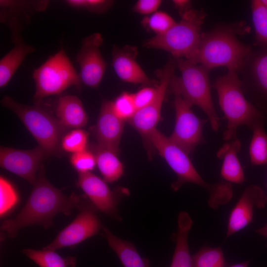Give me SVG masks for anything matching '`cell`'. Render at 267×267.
<instances>
[{"mask_svg": "<svg viewBox=\"0 0 267 267\" xmlns=\"http://www.w3.org/2000/svg\"><path fill=\"white\" fill-rule=\"evenodd\" d=\"M84 198L74 193L66 196L53 186L45 177L43 165L26 204L14 218L3 222L1 230L13 238L20 229L28 226L39 225L47 229L53 225L56 215L69 216L73 208H79Z\"/></svg>", "mask_w": 267, "mask_h": 267, "instance_id": "1", "label": "cell"}, {"mask_svg": "<svg viewBox=\"0 0 267 267\" xmlns=\"http://www.w3.org/2000/svg\"><path fill=\"white\" fill-rule=\"evenodd\" d=\"M145 141L166 160L177 175V180L171 185L174 191H178L186 183L199 185L209 193L208 204L214 210L231 200L233 196L231 183L226 181L213 184L207 182L193 166L188 155L156 128L150 133Z\"/></svg>", "mask_w": 267, "mask_h": 267, "instance_id": "2", "label": "cell"}, {"mask_svg": "<svg viewBox=\"0 0 267 267\" xmlns=\"http://www.w3.org/2000/svg\"><path fill=\"white\" fill-rule=\"evenodd\" d=\"M239 30L236 25L220 24L203 33L198 52L191 62L210 70L224 67L238 73L252 50L238 39Z\"/></svg>", "mask_w": 267, "mask_h": 267, "instance_id": "3", "label": "cell"}, {"mask_svg": "<svg viewBox=\"0 0 267 267\" xmlns=\"http://www.w3.org/2000/svg\"><path fill=\"white\" fill-rule=\"evenodd\" d=\"M212 87L216 90L219 103L227 120L223 138L228 141L236 137L237 129L242 125L250 129L264 122V116L245 97L237 73L227 70L218 77Z\"/></svg>", "mask_w": 267, "mask_h": 267, "instance_id": "4", "label": "cell"}, {"mask_svg": "<svg viewBox=\"0 0 267 267\" xmlns=\"http://www.w3.org/2000/svg\"><path fill=\"white\" fill-rule=\"evenodd\" d=\"M180 76L175 75L169 86L174 94L181 95L192 106L201 109L208 117L212 129L217 132L220 118L216 111L211 92L210 70L181 58H175Z\"/></svg>", "mask_w": 267, "mask_h": 267, "instance_id": "5", "label": "cell"}, {"mask_svg": "<svg viewBox=\"0 0 267 267\" xmlns=\"http://www.w3.org/2000/svg\"><path fill=\"white\" fill-rule=\"evenodd\" d=\"M206 15L203 9H191L168 31L147 39L143 45L167 51L174 58H181L192 62L198 51L203 33L202 28Z\"/></svg>", "mask_w": 267, "mask_h": 267, "instance_id": "6", "label": "cell"}, {"mask_svg": "<svg viewBox=\"0 0 267 267\" xmlns=\"http://www.w3.org/2000/svg\"><path fill=\"white\" fill-rule=\"evenodd\" d=\"M1 104L18 117L49 156L59 154L61 140L67 128L57 118L38 106L23 104L8 96L2 99Z\"/></svg>", "mask_w": 267, "mask_h": 267, "instance_id": "7", "label": "cell"}, {"mask_svg": "<svg viewBox=\"0 0 267 267\" xmlns=\"http://www.w3.org/2000/svg\"><path fill=\"white\" fill-rule=\"evenodd\" d=\"M33 78L36 100L58 94L71 86L79 88L81 83L79 74L62 47L34 70Z\"/></svg>", "mask_w": 267, "mask_h": 267, "instance_id": "8", "label": "cell"}, {"mask_svg": "<svg viewBox=\"0 0 267 267\" xmlns=\"http://www.w3.org/2000/svg\"><path fill=\"white\" fill-rule=\"evenodd\" d=\"M78 209L79 213L75 219L43 249L56 250L73 247L102 229L103 226L96 214L97 210L90 201L84 198Z\"/></svg>", "mask_w": 267, "mask_h": 267, "instance_id": "9", "label": "cell"}, {"mask_svg": "<svg viewBox=\"0 0 267 267\" xmlns=\"http://www.w3.org/2000/svg\"><path fill=\"white\" fill-rule=\"evenodd\" d=\"M175 124L170 139L188 155L205 142L203 135L206 121L199 118L192 111V106L181 95L174 94Z\"/></svg>", "mask_w": 267, "mask_h": 267, "instance_id": "10", "label": "cell"}, {"mask_svg": "<svg viewBox=\"0 0 267 267\" xmlns=\"http://www.w3.org/2000/svg\"><path fill=\"white\" fill-rule=\"evenodd\" d=\"M177 67L174 58H170L165 66L156 70L159 78L157 93L154 100L145 107L136 111L128 120L129 123L146 139L150 133L156 129L160 121L161 109L170 81Z\"/></svg>", "mask_w": 267, "mask_h": 267, "instance_id": "11", "label": "cell"}, {"mask_svg": "<svg viewBox=\"0 0 267 267\" xmlns=\"http://www.w3.org/2000/svg\"><path fill=\"white\" fill-rule=\"evenodd\" d=\"M76 184L97 210L117 221H122L117 207L122 198L128 195L126 189L120 188L112 190L105 181L91 172L78 173Z\"/></svg>", "mask_w": 267, "mask_h": 267, "instance_id": "12", "label": "cell"}, {"mask_svg": "<svg viewBox=\"0 0 267 267\" xmlns=\"http://www.w3.org/2000/svg\"><path fill=\"white\" fill-rule=\"evenodd\" d=\"M103 41L102 35L98 33L84 38L76 55L81 83L89 87L97 88L106 69L107 63L100 52Z\"/></svg>", "mask_w": 267, "mask_h": 267, "instance_id": "13", "label": "cell"}, {"mask_svg": "<svg viewBox=\"0 0 267 267\" xmlns=\"http://www.w3.org/2000/svg\"><path fill=\"white\" fill-rule=\"evenodd\" d=\"M49 156L39 145L30 150L1 146L0 165L34 185L42 162Z\"/></svg>", "mask_w": 267, "mask_h": 267, "instance_id": "14", "label": "cell"}, {"mask_svg": "<svg viewBox=\"0 0 267 267\" xmlns=\"http://www.w3.org/2000/svg\"><path fill=\"white\" fill-rule=\"evenodd\" d=\"M259 47L252 49L237 74L244 94L267 101V46Z\"/></svg>", "mask_w": 267, "mask_h": 267, "instance_id": "15", "label": "cell"}, {"mask_svg": "<svg viewBox=\"0 0 267 267\" xmlns=\"http://www.w3.org/2000/svg\"><path fill=\"white\" fill-rule=\"evenodd\" d=\"M267 197L257 185L247 187L231 211L228 221L226 237H229L252 222L255 208H264Z\"/></svg>", "mask_w": 267, "mask_h": 267, "instance_id": "16", "label": "cell"}, {"mask_svg": "<svg viewBox=\"0 0 267 267\" xmlns=\"http://www.w3.org/2000/svg\"><path fill=\"white\" fill-rule=\"evenodd\" d=\"M48 0H0V21L8 27L11 36L21 35L32 17L45 10Z\"/></svg>", "mask_w": 267, "mask_h": 267, "instance_id": "17", "label": "cell"}, {"mask_svg": "<svg viewBox=\"0 0 267 267\" xmlns=\"http://www.w3.org/2000/svg\"><path fill=\"white\" fill-rule=\"evenodd\" d=\"M137 54L135 46L125 45L120 48L114 45L112 52V66L116 75L126 83L157 87L159 81L149 78L137 63Z\"/></svg>", "mask_w": 267, "mask_h": 267, "instance_id": "18", "label": "cell"}, {"mask_svg": "<svg viewBox=\"0 0 267 267\" xmlns=\"http://www.w3.org/2000/svg\"><path fill=\"white\" fill-rule=\"evenodd\" d=\"M124 122L114 112L112 101L103 100L94 129L98 144L118 154Z\"/></svg>", "mask_w": 267, "mask_h": 267, "instance_id": "19", "label": "cell"}, {"mask_svg": "<svg viewBox=\"0 0 267 267\" xmlns=\"http://www.w3.org/2000/svg\"><path fill=\"white\" fill-rule=\"evenodd\" d=\"M241 143L237 138L224 144L217 153V156L222 160L221 176L229 183L242 184L245 181V176L238 157Z\"/></svg>", "mask_w": 267, "mask_h": 267, "instance_id": "20", "label": "cell"}, {"mask_svg": "<svg viewBox=\"0 0 267 267\" xmlns=\"http://www.w3.org/2000/svg\"><path fill=\"white\" fill-rule=\"evenodd\" d=\"M13 47L0 60V87H5L26 56L35 51V47L24 42L21 35L11 37Z\"/></svg>", "mask_w": 267, "mask_h": 267, "instance_id": "21", "label": "cell"}, {"mask_svg": "<svg viewBox=\"0 0 267 267\" xmlns=\"http://www.w3.org/2000/svg\"><path fill=\"white\" fill-rule=\"evenodd\" d=\"M55 111L57 119L67 128L79 129L88 123L87 113L82 101L76 96L66 95L60 97Z\"/></svg>", "mask_w": 267, "mask_h": 267, "instance_id": "22", "label": "cell"}, {"mask_svg": "<svg viewBox=\"0 0 267 267\" xmlns=\"http://www.w3.org/2000/svg\"><path fill=\"white\" fill-rule=\"evenodd\" d=\"M192 223V219L186 212L179 213L176 244L170 267H193L188 244V235Z\"/></svg>", "mask_w": 267, "mask_h": 267, "instance_id": "23", "label": "cell"}, {"mask_svg": "<svg viewBox=\"0 0 267 267\" xmlns=\"http://www.w3.org/2000/svg\"><path fill=\"white\" fill-rule=\"evenodd\" d=\"M103 236L118 256L124 267H149V261L142 258L134 244L113 234L107 228H102Z\"/></svg>", "mask_w": 267, "mask_h": 267, "instance_id": "24", "label": "cell"}, {"mask_svg": "<svg viewBox=\"0 0 267 267\" xmlns=\"http://www.w3.org/2000/svg\"><path fill=\"white\" fill-rule=\"evenodd\" d=\"M93 154L98 170L106 182H115L123 176L124 166L116 153L97 144Z\"/></svg>", "mask_w": 267, "mask_h": 267, "instance_id": "25", "label": "cell"}, {"mask_svg": "<svg viewBox=\"0 0 267 267\" xmlns=\"http://www.w3.org/2000/svg\"><path fill=\"white\" fill-rule=\"evenodd\" d=\"M22 253L40 267H76L77 258L63 257L55 250L25 249Z\"/></svg>", "mask_w": 267, "mask_h": 267, "instance_id": "26", "label": "cell"}, {"mask_svg": "<svg viewBox=\"0 0 267 267\" xmlns=\"http://www.w3.org/2000/svg\"><path fill=\"white\" fill-rule=\"evenodd\" d=\"M249 154L253 165L267 164V134L264 129V122L256 125L252 129Z\"/></svg>", "mask_w": 267, "mask_h": 267, "instance_id": "27", "label": "cell"}, {"mask_svg": "<svg viewBox=\"0 0 267 267\" xmlns=\"http://www.w3.org/2000/svg\"><path fill=\"white\" fill-rule=\"evenodd\" d=\"M193 267H225L226 263L221 246H204L192 257Z\"/></svg>", "mask_w": 267, "mask_h": 267, "instance_id": "28", "label": "cell"}, {"mask_svg": "<svg viewBox=\"0 0 267 267\" xmlns=\"http://www.w3.org/2000/svg\"><path fill=\"white\" fill-rule=\"evenodd\" d=\"M251 12L257 44L267 46V8L260 0H254L251 2Z\"/></svg>", "mask_w": 267, "mask_h": 267, "instance_id": "29", "label": "cell"}, {"mask_svg": "<svg viewBox=\"0 0 267 267\" xmlns=\"http://www.w3.org/2000/svg\"><path fill=\"white\" fill-rule=\"evenodd\" d=\"M88 136V133L83 130H73L62 137L61 149L72 154L87 150Z\"/></svg>", "mask_w": 267, "mask_h": 267, "instance_id": "30", "label": "cell"}, {"mask_svg": "<svg viewBox=\"0 0 267 267\" xmlns=\"http://www.w3.org/2000/svg\"><path fill=\"white\" fill-rule=\"evenodd\" d=\"M141 23L145 28L154 32L156 33V35H157L166 32L176 23V22L165 12L157 11L144 17Z\"/></svg>", "mask_w": 267, "mask_h": 267, "instance_id": "31", "label": "cell"}, {"mask_svg": "<svg viewBox=\"0 0 267 267\" xmlns=\"http://www.w3.org/2000/svg\"><path fill=\"white\" fill-rule=\"evenodd\" d=\"M112 106L115 114L124 121L129 120L136 111L133 93L126 91L112 101Z\"/></svg>", "mask_w": 267, "mask_h": 267, "instance_id": "32", "label": "cell"}, {"mask_svg": "<svg viewBox=\"0 0 267 267\" xmlns=\"http://www.w3.org/2000/svg\"><path fill=\"white\" fill-rule=\"evenodd\" d=\"M18 196L13 185L4 177L0 178V214L3 216L17 203Z\"/></svg>", "mask_w": 267, "mask_h": 267, "instance_id": "33", "label": "cell"}, {"mask_svg": "<svg viewBox=\"0 0 267 267\" xmlns=\"http://www.w3.org/2000/svg\"><path fill=\"white\" fill-rule=\"evenodd\" d=\"M70 162L78 173L91 172L96 165L94 154L87 150L72 154Z\"/></svg>", "mask_w": 267, "mask_h": 267, "instance_id": "34", "label": "cell"}, {"mask_svg": "<svg viewBox=\"0 0 267 267\" xmlns=\"http://www.w3.org/2000/svg\"><path fill=\"white\" fill-rule=\"evenodd\" d=\"M65 2L72 8L84 9L98 14L104 12L113 4V1L107 0H67Z\"/></svg>", "mask_w": 267, "mask_h": 267, "instance_id": "35", "label": "cell"}, {"mask_svg": "<svg viewBox=\"0 0 267 267\" xmlns=\"http://www.w3.org/2000/svg\"><path fill=\"white\" fill-rule=\"evenodd\" d=\"M157 86H146L133 93L136 111L145 107L154 100L157 93Z\"/></svg>", "mask_w": 267, "mask_h": 267, "instance_id": "36", "label": "cell"}, {"mask_svg": "<svg viewBox=\"0 0 267 267\" xmlns=\"http://www.w3.org/2000/svg\"><path fill=\"white\" fill-rule=\"evenodd\" d=\"M161 3L160 0H139L134 5L133 10L139 14L151 15L157 11Z\"/></svg>", "mask_w": 267, "mask_h": 267, "instance_id": "37", "label": "cell"}, {"mask_svg": "<svg viewBox=\"0 0 267 267\" xmlns=\"http://www.w3.org/2000/svg\"><path fill=\"white\" fill-rule=\"evenodd\" d=\"M175 8L177 9L181 17L191 10V2L188 0H174L173 1Z\"/></svg>", "mask_w": 267, "mask_h": 267, "instance_id": "38", "label": "cell"}, {"mask_svg": "<svg viewBox=\"0 0 267 267\" xmlns=\"http://www.w3.org/2000/svg\"><path fill=\"white\" fill-rule=\"evenodd\" d=\"M256 232L267 238V224L264 226L257 229L256 230Z\"/></svg>", "mask_w": 267, "mask_h": 267, "instance_id": "39", "label": "cell"}, {"mask_svg": "<svg viewBox=\"0 0 267 267\" xmlns=\"http://www.w3.org/2000/svg\"><path fill=\"white\" fill-rule=\"evenodd\" d=\"M249 262H244L242 263L236 264L233 265H232L229 267H248L249 265Z\"/></svg>", "mask_w": 267, "mask_h": 267, "instance_id": "40", "label": "cell"}, {"mask_svg": "<svg viewBox=\"0 0 267 267\" xmlns=\"http://www.w3.org/2000/svg\"><path fill=\"white\" fill-rule=\"evenodd\" d=\"M261 2L266 6L267 8V0H260Z\"/></svg>", "mask_w": 267, "mask_h": 267, "instance_id": "41", "label": "cell"}]
</instances>
